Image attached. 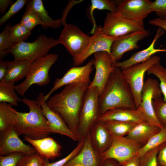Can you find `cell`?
Listing matches in <instances>:
<instances>
[{
	"mask_svg": "<svg viewBox=\"0 0 166 166\" xmlns=\"http://www.w3.org/2000/svg\"><path fill=\"white\" fill-rule=\"evenodd\" d=\"M89 85L84 82L66 85L46 102L50 108L61 116L76 136L83 97Z\"/></svg>",
	"mask_w": 166,
	"mask_h": 166,
	"instance_id": "1",
	"label": "cell"
},
{
	"mask_svg": "<svg viewBox=\"0 0 166 166\" xmlns=\"http://www.w3.org/2000/svg\"><path fill=\"white\" fill-rule=\"evenodd\" d=\"M99 101L101 115L117 108L136 109L130 87L120 68L115 67L99 97Z\"/></svg>",
	"mask_w": 166,
	"mask_h": 166,
	"instance_id": "2",
	"label": "cell"
},
{
	"mask_svg": "<svg viewBox=\"0 0 166 166\" xmlns=\"http://www.w3.org/2000/svg\"><path fill=\"white\" fill-rule=\"evenodd\" d=\"M21 101L28 106L29 112H21L16 110L17 117L13 128L18 135L34 139L48 137L51 133V129L39 102L25 97L21 99Z\"/></svg>",
	"mask_w": 166,
	"mask_h": 166,
	"instance_id": "3",
	"label": "cell"
},
{
	"mask_svg": "<svg viewBox=\"0 0 166 166\" xmlns=\"http://www.w3.org/2000/svg\"><path fill=\"white\" fill-rule=\"evenodd\" d=\"M99 97L97 88L88 87L84 95L80 113L77 134L78 142L84 141L99 120L101 115Z\"/></svg>",
	"mask_w": 166,
	"mask_h": 166,
	"instance_id": "4",
	"label": "cell"
},
{
	"mask_svg": "<svg viewBox=\"0 0 166 166\" xmlns=\"http://www.w3.org/2000/svg\"><path fill=\"white\" fill-rule=\"evenodd\" d=\"M58 59V55L52 53L47 54L33 62L25 79L20 84L14 86L17 93L24 96L28 89L33 84L40 86L47 85L50 81L49 70Z\"/></svg>",
	"mask_w": 166,
	"mask_h": 166,
	"instance_id": "5",
	"label": "cell"
},
{
	"mask_svg": "<svg viewBox=\"0 0 166 166\" xmlns=\"http://www.w3.org/2000/svg\"><path fill=\"white\" fill-rule=\"evenodd\" d=\"M59 44L57 39L42 34L33 42H23L14 44L10 53L14 60L26 59L33 62L47 54L51 49Z\"/></svg>",
	"mask_w": 166,
	"mask_h": 166,
	"instance_id": "6",
	"label": "cell"
},
{
	"mask_svg": "<svg viewBox=\"0 0 166 166\" xmlns=\"http://www.w3.org/2000/svg\"><path fill=\"white\" fill-rule=\"evenodd\" d=\"M160 56L154 55L145 61L122 70L123 76L133 95L136 109L141 104L142 91L144 84V79L145 73L154 64L160 62Z\"/></svg>",
	"mask_w": 166,
	"mask_h": 166,
	"instance_id": "7",
	"label": "cell"
},
{
	"mask_svg": "<svg viewBox=\"0 0 166 166\" xmlns=\"http://www.w3.org/2000/svg\"><path fill=\"white\" fill-rule=\"evenodd\" d=\"M102 29L105 34L117 38L134 32L146 30L143 22L132 21L116 12L107 14Z\"/></svg>",
	"mask_w": 166,
	"mask_h": 166,
	"instance_id": "8",
	"label": "cell"
},
{
	"mask_svg": "<svg viewBox=\"0 0 166 166\" xmlns=\"http://www.w3.org/2000/svg\"><path fill=\"white\" fill-rule=\"evenodd\" d=\"M90 38L91 37L86 35L76 26L66 23L57 40L59 44L63 45L73 59L85 50Z\"/></svg>",
	"mask_w": 166,
	"mask_h": 166,
	"instance_id": "9",
	"label": "cell"
},
{
	"mask_svg": "<svg viewBox=\"0 0 166 166\" xmlns=\"http://www.w3.org/2000/svg\"><path fill=\"white\" fill-rule=\"evenodd\" d=\"M162 93L158 81L148 77L144 82L142 91L141 104L138 108L141 110L146 121L161 129L164 126L155 115L153 106V99L162 97Z\"/></svg>",
	"mask_w": 166,
	"mask_h": 166,
	"instance_id": "10",
	"label": "cell"
},
{
	"mask_svg": "<svg viewBox=\"0 0 166 166\" xmlns=\"http://www.w3.org/2000/svg\"><path fill=\"white\" fill-rule=\"evenodd\" d=\"M111 135V144L109 149L102 154L105 160L112 159L121 164L138 155L141 147L140 144L127 137Z\"/></svg>",
	"mask_w": 166,
	"mask_h": 166,
	"instance_id": "11",
	"label": "cell"
},
{
	"mask_svg": "<svg viewBox=\"0 0 166 166\" xmlns=\"http://www.w3.org/2000/svg\"><path fill=\"white\" fill-rule=\"evenodd\" d=\"M102 27L97 26L85 50L77 57L73 59V64L78 66L92 54L100 52H106L110 55L111 49L114 42L117 38L104 34Z\"/></svg>",
	"mask_w": 166,
	"mask_h": 166,
	"instance_id": "12",
	"label": "cell"
},
{
	"mask_svg": "<svg viewBox=\"0 0 166 166\" xmlns=\"http://www.w3.org/2000/svg\"><path fill=\"white\" fill-rule=\"evenodd\" d=\"M94 60L92 59L85 65L75 66L69 69L61 78H57L50 91L44 96V100L46 101L51 94L61 87L77 82H84L89 85L90 76L94 67Z\"/></svg>",
	"mask_w": 166,
	"mask_h": 166,
	"instance_id": "13",
	"label": "cell"
},
{
	"mask_svg": "<svg viewBox=\"0 0 166 166\" xmlns=\"http://www.w3.org/2000/svg\"><path fill=\"white\" fill-rule=\"evenodd\" d=\"M93 56L95 73L88 87L97 88L100 96L115 67L113 65L111 55L108 53L98 52L94 53Z\"/></svg>",
	"mask_w": 166,
	"mask_h": 166,
	"instance_id": "14",
	"label": "cell"
},
{
	"mask_svg": "<svg viewBox=\"0 0 166 166\" xmlns=\"http://www.w3.org/2000/svg\"><path fill=\"white\" fill-rule=\"evenodd\" d=\"M150 31L134 32L117 38L113 43L110 55L113 64L117 61L126 52L139 49L138 42L148 37Z\"/></svg>",
	"mask_w": 166,
	"mask_h": 166,
	"instance_id": "15",
	"label": "cell"
},
{
	"mask_svg": "<svg viewBox=\"0 0 166 166\" xmlns=\"http://www.w3.org/2000/svg\"><path fill=\"white\" fill-rule=\"evenodd\" d=\"M152 1L149 0H124L118 4L116 12L132 21L140 22L151 12Z\"/></svg>",
	"mask_w": 166,
	"mask_h": 166,
	"instance_id": "16",
	"label": "cell"
},
{
	"mask_svg": "<svg viewBox=\"0 0 166 166\" xmlns=\"http://www.w3.org/2000/svg\"><path fill=\"white\" fill-rule=\"evenodd\" d=\"M13 127L0 132V155L6 156L14 152L30 155L37 152L35 149L26 144L20 139Z\"/></svg>",
	"mask_w": 166,
	"mask_h": 166,
	"instance_id": "17",
	"label": "cell"
},
{
	"mask_svg": "<svg viewBox=\"0 0 166 166\" xmlns=\"http://www.w3.org/2000/svg\"><path fill=\"white\" fill-rule=\"evenodd\" d=\"M44 96L43 93H40L36 100L42 107L43 115L48 122L51 133L64 135L74 141H78L77 136L69 128L61 116L48 106L44 100Z\"/></svg>",
	"mask_w": 166,
	"mask_h": 166,
	"instance_id": "18",
	"label": "cell"
},
{
	"mask_svg": "<svg viewBox=\"0 0 166 166\" xmlns=\"http://www.w3.org/2000/svg\"><path fill=\"white\" fill-rule=\"evenodd\" d=\"M104 160L93 146L89 133L81 150L63 166H102Z\"/></svg>",
	"mask_w": 166,
	"mask_h": 166,
	"instance_id": "19",
	"label": "cell"
},
{
	"mask_svg": "<svg viewBox=\"0 0 166 166\" xmlns=\"http://www.w3.org/2000/svg\"><path fill=\"white\" fill-rule=\"evenodd\" d=\"M164 30L159 27L156 31L155 36L150 45L146 49L134 53L128 59L121 62H117L113 65L121 70L132 65L146 61L154 54L160 52H166V49H156L155 45L157 40L163 35Z\"/></svg>",
	"mask_w": 166,
	"mask_h": 166,
	"instance_id": "20",
	"label": "cell"
},
{
	"mask_svg": "<svg viewBox=\"0 0 166 166\" xmlns=\"http://www.w3.org/2000/svg\"><path fill=\"white\" fill-rule=\"evenodd\" d=\"M99 121L115 120L139 123L147 122L140 109L119 108L110 109L101 115Z\"/></svg>",
	"mask_w": 166,
	"mask_h": 166,
	"instance_id": "21",
	"label": "cell"
},
{
	"mask_svg": "<svg viewBox=\"0 0 166 166\" xmlns=\"http://www.w3.org/2000/svg\"><path fill=\"white\" fill-rule=\"evenodd\" d=\"M24 137L35 149L37 153L46 159L53 160L60 155L61 146L51 137L48 136L37 139L25 136Z\"/></svg>",
	"mask_w": 166,
	"mask_h": 166,
	"instance_id": "22",
	"label": "cell"
},
{
	"mask_svg": "<svg viewBox=\"0 0 166 166\" xmlns=\"http://www.w3.org/2000/svg\"><path fill=\"white\" fill-rule=\"evenodd\" d=\"M89 134L93 146L101 154H103L110 146L112 136L103 121L99 120L91 129Z\"/></svg>",
	"mask_w": 166,
	"mask_h": 166,
	"instance_id": "23",
	"label": "cell"
},
{
	"mask_svg": "<svg viewBox=\"0 0 166 166\" xmlns=\"http://www.w3.org/2000/svg\"><path fill=\"white\" fill-rule=\"evenodd\" d=\"M6 74L0 83L14 85L15 83L26 77L31 64L30 61L26 59L7 61Z\"/></svg>",
	"mask_w": 166,
	"mask_h": 166,
	"instance_id": "24",
	"label": "cell"
},
{
	"mask_svg": "<svg viewBox=\"0 0 166 166\" xmlns=\"http://www.w3.org/2000/svg\"><path fill=\"white\" fill-rule=\"evenodd\" d=\"M160 129L147 122H142L138 123L126 137L140 144L142 143L145 144L152 136L159 132Z\"/></svg>",
	"mask_w": 166,
	"mask_h": 166,
	"instance_id": "25",
	"label": "cell"
},
{
	"mask_svg": "<svg viewBox=\"0 0 166 166\" xmlns=\"http://www.w3.org/2000/svg\"><path fill=\"white\" fill-rule=\"evenodd\" d=\"M27 6L31 7L38 14L42 22L43 29L50 27L56 29L63 25L61 18L54 20L49 16L42 0L29 1Z\"/></svg>",
	"mask_w": 166,
	"mask_h": 166,
	"instance_id": "26",
	"label": "cell"
},
{
	"mask_svg": "<svg viewBox=\"0 0 166 166\" xmlns=\"http://www.w3.org/2000/svg\"><path fill=\"white\" fill-rule=\"evenodd\" d=\"M16 110L6 103H0V131L13 127L17 117Z\"/></svg>",
	"mask_w": 166,
	"mask_h": 166,
	"instance_id": "27",
	"label": "cell"
},
{
	"mask_svg": "<svg viewBox=\"0 0 166 166\" xmlns=\"http://www.w3.org/2000/svg\"><path fill=\"white\" fill-rule=\"evenodd\" d=\"M106 127L112 135L124 136L128 135L138 124L131 122H124L115 120L103 121Z\"/></svg>",
	"mask_w": 166,
	"mask_h": 166,
	"instance_id": "28",
	"label": "cell"
},
{
	"mask_svg": "<svg viewBox=\"0 0 166 166\" xmlns=\"http://www.w3.org/2000/svg\"><path fill=\"white\" fill-rule=\"evenodd\" d=\"M166 143V126L152 136L139 150L138 155L140 158L149 151L158 148Z\"/></svg>",
	"mask_w": 166,
	"mask_h": 166,
	"instance_id": "29",
	"label": "cell"
},
{
	"mask_svg": "<svg viewBox=\"0 0 166 166\" xmlns=\"http://www.w3.org/2000/svg\"><path fill=\"white\" fill-rule=\"evenodd\" d=\"M14 85L0 83V103H9L16 106L21 99L18 97Z\"/></svg>",
	"mask_w": 166,
	"mask_h": 166,
	"instance_id": "30",
	"label": "cell"
},
{
	"mask_svg": "<svg viewBox=\"0 0 166 166\" xmlns=\"http://www.w3.org/2000/svg\"><path fill=\"white\" fill-rule=\"evenodd\" d=\"M91 3L90 14L93 26L91 32L93 34L97 26L93 16L94 11L96 9L105 10L111 12H115L116 11L117 6L114 2L109 0H92Z\"/></svg>",
	"mask_w": 166,
	"mask_h": 166,
	"instance_id": "31",
	"label": "cell"
},
{
	"mask_svg": "<svg viewBox=\"0 0 166 166\" xmlns=\"http://www.w3.org/2000/svg\"><path fill=\"white\" fill-rule=\"evenodd\" d=\"M31 34V31L20 22L11 26L9 38L13 43L16 44L24 42Z\"/></svg>",
	"mask_w": 166,
	"mask_h": 166,
	"instance_id": "32",
	"label": "cell"
},
{
	"mask_svg": "<svg viewBox=\"0 0 166 166\" xmlns=\"http://www.w3.org/2000/svg\"><path fill=\"white\" fill-rule=\"evenodd\" d=\"M146 72L148 74L155 76L159 79L160 86L163 96V100L166 102V68L159 62L152 65Z\"/></svg>",
	"mask_w": 166,
	"mask_h": 166,
	"instance_id": "33",
	"label": "cell"
},
{
	"mask_svg": "<svg viewBox=\"0 0 166 166\" xmlns=\"http://www.w3.org/2000/svg\"><path fill=\"white\" fill-rule=\"evenodd\" d=\"M20 22L31 31L36 26L42 25L38 14L31 7L28 6Z\"/></svg>",
	"mask_w": 166,
	"mask_h": 166,
	"instance_id": "34",
	"label": "cell"
},
{
	"mask_svg": "<svg viewBox=\"0 0 166 166\" xmlns=\"http://www.w3.org/2000/svg\"><path fill=\"white\" fill-rule=\"evenodd\" d=\"M11 24L8 23L5 26L0 34V57L3 58L9 53L11 48L14 44L10 40L9 34Z\"/></svg>",
	"mask_w": 166,
	"mask_h": 166,
	"instance_id": "35",
	"label": "cell"
},
{
	"mask_svg": "<svg viewBox=\"0 0 166 166\" xmlns=\"http://www.w3.org/2000/svg\"><path fill=\"white\" fill-rule=\"evenodd\" d=\"M37 152L24 155L19 160L17 166H46L47 160Z\"/></svg>",
	"mask_w": 166,
	"mask_h": 166,
	"instance_id": "36",
	"label": "cell"
},
{
	"mask_svg": "<svg viewBox=\"0 0 166 166\" xmlns=\"http://www.w3.org/2000/svg\"><path fill=\"white\" fill-rule=\"evenodd\" d=\"M153 106L156 116L164 126H166V102L162 97L153 99Z\"/></svg>",
	"mask_w": 166,
	"mask_h": 166,
	"instance_id": "37",
	"label": "cell"
},
{
	"mask_svg": "<svg viewBox=\"0 0 166 166\" xmlns=\"http://www.w3.org/2000/svg\"><path fill=\"white\" fill-rule=\"evenodd\" d=\"M28 2L26 0H17L12 4L9 10L1 18L0 25H2L18 12Z\"/></svg>",
	"mask_w": 166,
	"mask_h": 166,
	"instance_id": "38",
	"label": "cell"
},
{
	"mask_svg": "<svg viewBox=\"0 0 166 166\" xmlns=\"http://www.w3.org/2000/svg\"><path fill=\"white\" fill-rule=\"evenodd\" d=\"M163 145L147 152L140 158V166H158L157 157Z\"/></svg>",
	"mask_w": 166,
	"mask_h": 166,
	"instance_id": "39",
	"label": "cell"
},
{
	"mask_svg": "<svg viewBox=\"0 0 166 166\" xmlns=\"http://www.w3.org/2000/svg\"><path fill=\"white\" fill-rule=\"evenodd\" d=\"M84 141L78 142L76 147L64 158L57 161L50 163L47 160L46 166H63L68 161L77 155L82 148Z\"/></svg>",
	"mask_w": 166,
	"mask_h": 166,
	"instance_id": "40",
	"label": "cell"
},
{
	"mask_svg": "<svg viewBox=\"0 0 166 166\" xmlns=\"http://www.w3.org/2000/svg\"><path fill=\"white\" fill-rule=\"evenodd\" d=\"M25 154L14 152L6 156H0V166H17L21 158Z\"/></svg>",
	"mask_w": 166,
	"mask_h": 166,
	"instance_id": "41",
	"label": "cell"
},
{
	"mask_svg": "<svg viewBox=\"0 0 166 166\" xmlns=\"http://www.w3.org/2000/svg\"><path fill=\"white\" fill-rule=\"evenodd\" d=\"M151 9L158 18L166 20V0H156L152 2Z\"/></svg>",
	"mask_w": 166,
	"mask_h": 166,
	"instance_id": "42",
	"label": "cell"
},
{
	"mask_svg": "<svg viewBox=\"0 0 166 166\" xmlns=\"http://www.w3.org/2000/svg\"><path fill=\"white\" fill-rule=\"evenodd\" d=\"M158 166H166V143L160 150L157 157Z\"/></svg>",
	"mask_w": 166,
	"mask_h": 166,
	"instance_id": "43",
	"label": "cell"
},
{
	"mask_svg": "<svg viewBox=\"0 0 166 166\" xmlns=\"http://www.w3.org/2000/svg\"><path fill=\"white\" fill-rule=\"evenodd\" d=\"M140 158L137 155L133 156L120 164L121 166H140Z\"/></svg>",
	"mask_w": 166,
	"mask_h": 166,
	"instance_id": "44",
	"label": "cell"
},
{
	"mask_svg": "<svg viewBox=\"0 0 166 166\" xmlns=\"http://www.w3.org/2000/svg\"><path fill=\"white\" fill-rule=\"evenodd\" d=\"M149 23L151 25L161 28L166 31V20L157 18L150 20Z\"/></svg>",
	"mask_w": 166,
	"mask_h": 166,
	"instance_id": "45",
	"label": "cell"
},
{
	"mask_svg": "<svg viewBox=\"0 0 166 166\" xmlns=\"http://www.w3.org/2000/svg\"><path fill=\"white\" fill-rule=\"evenodd\" d=\"M7 66L6 61L0 57V82L3 79L7 72Z\"/></svg>",
	"mask_w": 166,
	"mask_h": 166,
	"instance_id": "46",
	"label": "cell"
},
{
	"mask_svg": "<svg viewBox=\"0 0 166 166\" xmlns=\"http://www.w3.org/2000/svg\"><path fill=\"white\" fill-rule=\"evenodd\" d=\"M13 1L11 0H0V11L2 14L5 13L7 7Z\"/></svg>",
	"mask_w": 166,
	"mask_h": 166,
	"instance_id": "47",
	"label": "cell"
},
{
	"mask_svg": "<svg viewBox=\"0 0 166 166\" xmlns=\"http://www.w3.org/2000/svg\"><path fill=\"white\" fill-rule=\"evenodd\" d=\"M102 166H121L117 160L112 159L105 160Z\"/></svg>",
	"mask_w": 166,
	"mask_h": 166,
	"instance_id": "48",
	"label": "cell"
}]
</instances>
